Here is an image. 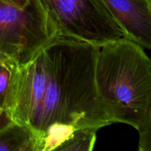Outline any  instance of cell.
I'll use <instances>...</instances> for the list:
<instances>
[{
  "label": "cell",
  "mask_w": 151,
  "mask_h": 151,
  "mask_svg": "<svg viewBox=\"0 0 151 151\" xmlns=\"http://www.w3.org/2000/svg\"><path fill=\"white\" fill-rule=\"evenodd\" d=\"M13 66L0 60V109L4 111L6 97L11 78Z\"/></svg>",
  "instance_id": "obj_8"
},
{
  "label": "cell",
  "mask_w": 151,
  "mask_h": 151,
  "mask_svg": "<svg viewBox=\"0 0 151 151\" xmlns=\"http://www.w3.org/2000/svg\"><path fill=\"white\" fill-rule=\"evenodd\" d=\"M98 48L58 35L27 64L13 66L4 111L32 131L36 151L56 150L77 129L112 124L96 89Z\"/></svg>",
  "instance_id": "obj_1"
},
{
  "label": "cell",
  "mask_w": 151,
  "mask_h": 151,
  "mask_svg": "<svg viewBox=\"0 0 151 151\" xmlns=\"http://www.w3.org/2000/svg\"><path fill=\"white\" fill-rule=\"evenodd\" d=\"M125 38L151 50V0H100Z\"/></svg>",
  "instance_id": "obj_5"
},
{
  "label": "cell",
  "mask_w": 151,
  "mask_h": 151,
  "mask_svg": "<svg viewBox=\"0 0 151 151\" xmlns=\"http://www.w3.org/2000/svg\"><path fill=\"white\" fill-rule=\"evenodd\" d=\"M139 151H151V108L142 126L138 130Z\"/></svg>",
  "instance_id": "obj_9"
},
{
  "label": "cell",
  "mask_w": 151,
  "mask_h": 151,
  "mask_svg": "<svg viewBox=\"0 0 151 151\" xmlns=\"http://www.w3.org/2000/svg\"><path fill=\"white\" fill-rule=\"evenodd\" d=\"M97 128H81L70 134L57 148L58 151H91L97 138Z\"/></svg>",
  "instance_id": "obj_7"
},
{
  "label": "cell",
  "mask_w": 151,
  "mask_h": 151,
  "mask_svg": "<svg viewBox=\"0 0 151 151\" xmlns=\"http://www.w3.org/2000/svg\"><path fill=\"white\" fill-rule=\"evenodd\" d=\"M94 81L111 123L139 130L151 108V57L144 48L125 37L100 47Z\"/></svg>",
  "instance_id": "obj_2"
},
{
  "label": "cell",
  "mask_w": 151,
  "mask_h": 151,
  "mask_svg": "<svg viewBox=\"0 0 151 151\" xmlns=\"http://www.w3.org/2000/svg\"><path fill=\"white\" fill-rule=\"evenodd\" d=\"M13 121L10 119L8 115L4 111L0 109V130L11 123Z\"/></svg>",
  "instance_id": "obj_10"
},
{
  "label": "cell",
  "mask_w": 151,
  "mask_h": 151,
  "mask_svg": "<svg viewBox=\"0 0 151 151\" xmlns=\"http://www.w3.org/2000/svg\"><path fill=\"white\" fill-rule=\"evenodd\" d=\"M57 35L38 0H29L24 7L0 0V60L24 66Z\"/></svg>",
  "instance_id": "obj_3"
},
{
  "label": "cell",
  "mask_w": 151,
  "mask_h": 151,
  "mask_svg": "<svg viewBox=\"0 0 151 151\" xmlns=\"http://www.w3.org/2000/svg\"><path fill=\"white\" fill-rule=\"evenodd\" d=\"M19 7H24L29 2V0H1Z\"/></svg>",
  "instance_id": "obj_11"
},
{
  "label": "cell",
  "mask_w": 151,
  "mask_h": 151,
  "mask_svg": "<svg viewBox=\"0 0 151 151\" xmlns=\"http://www.w3.org/2000/svg\"><path fill=\"white\" fill-rule=\"evenodd\" d=\"M58 34L101 47L124 38L100 0H38Z\"/></svg>",
  "instance_id": "obj_4"
},
{
  "label": "cell",
  "mask_w": 151,
  "mask_h": 151,
  "mask_svg": "<svg viewBox=\"0 0 151 151\" xmlns=\"http://www.w3.org/2000/svg\"><path fill=\"white\" fill-rule=\"evenodd\" d=\"M36 138L28 127L12 122L0 130V151H36Z\"/></svg>",
  "instance_id": "obj_6"
}]
</instances>
